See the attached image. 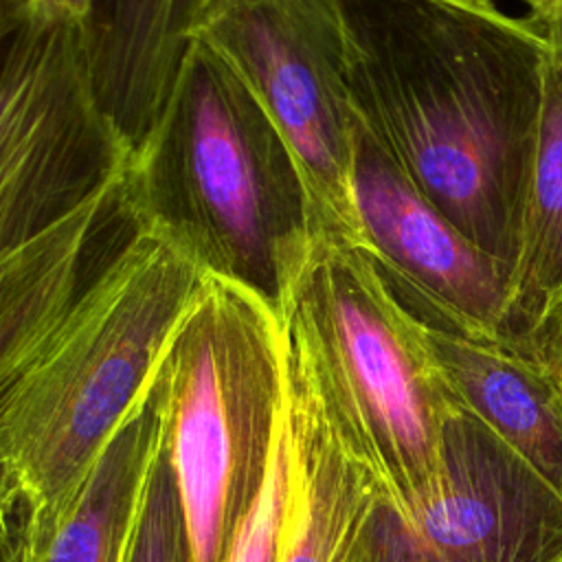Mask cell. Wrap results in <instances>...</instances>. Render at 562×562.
<instances>
[{
	"label": "cell",
	"instance_id": "6da1fadb",
	"mask_svg": "<svg viewBox=\"0 0 562 562\" xmlns=\"http://www.w3.org/2000/svg\"><path fill=\"white\" fill-rule=\"evenodd\" d=\"M358 116L512 277L553 44L492 0H338Z\"/></svg>",
	"mask_w": 562,
	"mask_h": 562
},
{
	"label": "cell",
	"instance_id": "7a4b0ae2",
	"mask_svg": "<svg viewBox=\"0 0 562 562\" xmlns=\"http://www.w3.org/2000/svg\"><path fill=\"white\" fill-rule=\"evenodd\" d=\"M204 272L143 231L0 382L2 562H26L149 384Z\"/></svg>",
	"mask_w": 562,
	"mask_h": 562
},
{
	"label": "cell",
	"instance_id": "3957f363",
	"mask_svg": "<svg viewBox=\"0 0 562 562\" xmlns=\"http://www.w3.org/2000/svg\"><path fill=\"white\" fill-rule=\"evenodd\" d=\"M130 171L149 231L281 312L321 235L314 200L274 121L204 40L191 37Z\"/></svg>",
	"mask_w": 562,
	"mask_h": 562
},
{
	"label": "cell",
	"instance_id": "277c9868",
	"mask_svg": "<svg viewBox=\"0 0 562 562\" xmlns=\"http://www.w3.org/2000/svg\"><path fill=\"white\" fill-rule=\"evenodd\" d=\"M288 369L375 498L408 509L437 485L454 408L424 325L367 252L318 235L281 312Z\"/></svg>",
	"mask_w": 562,
	"mask_h": 562
},
{
	"label": "cell",
	"instance_id": "5b68a950",
	"mask_svg": "<svg viewBox=\"0 0 562 562\" xmlns=\"http://www.w3.org/2000/svg\"><path fill=\"white\" fill-rule=\"evenodd\" d=\"M189 562H224L268 479L288 391L281 316L233 283H202L158 367Z\"/></svg>",
	"mask_w": 562,
	"mask_h": 562
},
{
	"label": "cell",
	"instance_id": "8992f818",
	"mask_svg": "<svg viewBox=\"0 0 562 562\" xmlns=\"http://www.w3.org/2000/svg\"><path fill=\"white\" fill-rule=\"evenodd\" d=\"M2 31L0 252L132 167L134 147L97 92L83 20Z\"/></svg>",
	"mask_w": 562,
	"mask_h": 562
},
{
	"label": "cell",
	"instance_id": "52a82bcc",
	"mask_svg": "<svg viewBox=\"0 0 562 562\" xmlns=\"http://www.w3.org/2000/svg\"><path fill=\"white\" fill-rule=\"evenodd\" d=\"M193 37L233 66L292 147L321 235L358 246V110L338 0H211Z\"/></svg>",
	"mask_w": 562,
	"mask_h": 562
},
{
	"label": "cell",
	"instance_id": "ba28073f",
	"mask_svg": "<svg viewBox=\"0 0 562 562\" xmlns=\"http://www.w3.org/2000/svg\"><path fill=\"white\" fill-rule=\"evenodd\" d=\"M347 562H562V492L454 404L435 490L369 505Z\"/></svg>",
	"mask_w": 562,
	"mask_h": 562
},
{
	"label": "cell",
	"instance_id": "9c48e42d",
	"mask_svg": "<svg viewBox=\"0 0 562 562\" xmlns=\"http://www.w3.org/2000/svg\"><path fill=\"white\" fill-rule=\"evenodd\" d=\"M358 246L424 327L498 342L509 274L406 176L358 116L353 154Z\"/></svg>",
	"mask_w": 562,
	"mask_h": 562
},
{
	"label": "cell",
	"instance_id": "30bf717a",
	"mask_svg": "<svg viewBox=\"0 0 562 562\" xmlns=\"http://www.w3.org/2000/svg\"><path fill=\"white\" fill-rule=\"evenodd\" d=\"M130 169L0 252V382L33 356L119 255L147 231Z\"/></svg>",
	"mask_w": 562,
	"mask_h": 562
},
{
	"label": "cell",
	"instance_id": "8fae6325",
	"mask_svg": "<svg viewBox=\"0 0 562 562\" xmlns=\"http://www.w3.org/2000/svg\"><path fill=\"white\" fill-rule=\"evenodd\" d=\"M165 430L156 371L26 562H127Z\"/></svg>",
	"mask_w": 562,
	"mask_h": 562
},
{
	"label": "cell",
	"instance_id": "7c38bea8",
	"mask_svg": "<svg viewBox=\"0 0 562 562\" xmlns=\"http://www.w3.org/2000/svg\"><path fill=\"white\" fill-rule=\"evenodd\" d=\"M209 2H92L83 22L97 92L134 151L156 121Z\"/></svg>",
	"mask_w": 562,
	"mask_h": 562
},
{
	"label": "cell",
	"instance_id": "4fadbf2b",
	"mask_svg": "<svg viewBox=\"0 0 562 562\" xmlns=\"http://www.w3.org/2000/svg\"><path fill=\"white\" fill-rule=\"evenodd\" d=\"M435 369L454 404L476 415L562 492V397L522 356L424 327Z\"/></svg>",
	"mask_w": 562,
	"mask_h": 562
},
{
	"label": "cell",
	"instance_id": "5bb4252c",
	"mask_svg": "<svg viewBox=\"0 0 562 562\" xmlns=\"http://www.w3.org/2000/svg\"><path fill=\"white\" fill-rule=\"evenodd\" d=\"M288 413L292 483L279 562H347L375 492L336 443L290 369Z\"/></svg>",
	"mask_w": 562,
	"mask_h": 562
},
{
	"label": "cell",
	"instance_id": "9a60e30c",
	"mask_svg": "<svg viewBox=\"0 0 562 562\" xmlns=\"http://www.w3.org/2000/svg\"><path fill=\"white\" fill-rule=\"evenodd\" d=\"M562 292V55L553 53L540 136L522 215L520 250L496 345L527 331L547 303Z\"/></svg>",
	"mask_w": 562,
	"mask_h": 562
},
{
	"label": "cell",
	"instance_id": "2e32d148",
	"mask_svg": "<svg viewBox=\"0 0 562 562\" xmlns=\"http://www.w3.org/2000/svg\"><path fill=\"white\" fill-rule=\"evenodd\" d=\"M292 483V435L288 413V391L281 413V428L277 439L274 459L263 483V490L237 531L224 562H279L288 503Z\"/></svg>",
	"mask_w": 562,
	"mask_h": 562
},
{
	"label": "cell",
	"instance_id": "e0dca14e",
	"mask_svg": "<svg viewBox=\"0 0 562 562\" xmlns=\"http://www.w3.org/2000/svg\"><path fill=\"white\" fill-rule=\"evenodd\" d=\"M127 562H189L180 487L162 443L145 490Z\"/></svg>",
	"mask_w": 562,
	"mask_h": 562
},
{
	"label": "cell",
	"instance_id": "ac0fdd59",
	"mask_svg": "<svg viewBox=\"0 0 562 562\" xmlns=\"http://www.w3.org/2000/svg\"><path fill=\"white\" fill-rule=\"evenodd\" d=\"M503 347L533 362L562 397V292L547 303L527 331Z\"/></svg>",
	"mask_w": 562,
	"mask_h": 562
},
{
	"label": "cell",
	"instance_id": "d6986e66",
	"mask_svg": "<svg viewBox=\"0 0 562 562\" xmlns=\"http://www.w3.org/2000/svg\"><path fill=\"white\" fill-rule=\"evenodd\" d=\"M94 0H0V29L20 20H86Z\"/></svg>",
	"mask_w": 562,
	"mask_h": 562
},
{
	"label": "cell",
	"instance_id": "ffe728a7",
	"mask_svg": "<svg viewBox=\"0 0 562 562\" xmlns=\"http://www.w3.org/2000/svg\"><path fill=\"white\" fill-rule=\"evenodd\" d=\"M525 2L533 11L531 18L538 24H542V26H547L553 20V15L560 11V7H562V0H525Z\"/></svg>",
	"mask_w": 562,
	"mask_h": 562
},
{
	"label": "cell",
	"instance_id": "44dd1931",
	"mask_svg": "<svg viewBox=\"0 0 562 562\" xmlns=\"http://www.w3.org/2000/svg\"><path fill=\"white\" fill-rule=\"evenodd\" d=\"M544 29H547V35H549V40L553 44V53L562 55V7H560V11L553 15V20Z\"/></svg>",
	"mask_w": 562,
	"mask_h": 562
}]
</instances>
